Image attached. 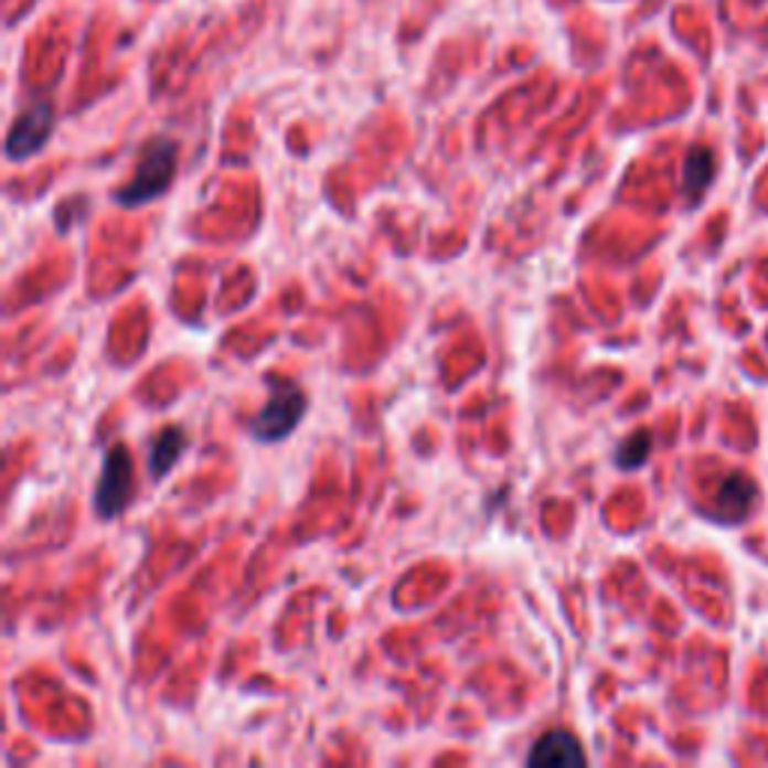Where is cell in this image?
Segmentation results:
<instances>
[{"label":"cell","mask_w":768,"mask_h":768,"mask_svg":"<svg viewBox=\"0 0 768 768\" xmlns=\"http://www.w3.org/2000/svg\"><path fill=\"white\" fill-rule=\"evenodd\" d=\"M174 171H178V141L169 139V136H160V139L145 145L132 181L124 190H118L115 199L124 207H141V204L153 202L169 190L171 181H174Z\"/></svg>","instance_id":"obj_1"},{"label":"cell","mask_w":768,"mask_h":768,"mask_svg":"<svg viewBox=\"0 0 768 768\" xmlns=\"http://www.w3.org/2000/svg\"><path fill=\"white\" fill-rule=\"evenodd\" d=\"M132 487H136L132 454L127 445H115L103 459V471H99V483L94 492V511L103 520H115L132 499Z\"/></svg>","instance_id":"obj_2"},{"label":"cell","mask_w":768,"mask_h":768,"mask_svg":"<svg viewBox=\"0 0 768 768\" xmlns=\"http://www.w3.org/2000/svg\"><path fill=\"white\" fill-rule=\"evenodd\" d=\"M307 415V396L295 384H274L270 399L253 420V436L258 441H282L295 433L300 420Z\"/></svg>","instance_id":"obj_3"},{"label":"cell","mask_w":768,"mask_h":768,"mask_svg":"<svg viewBox=\"0 0 768 768\" xmlns=\"http://www.w3.org/2000/svg\"><path fill=\"white\" fill-rule=\"evenodd\" d=\"M54 129V108L52 103H33L15 118L10 136H7V157L12 162L31 160L33 153L45 148V141Z\"/></svg>","instance_id":"obj_4"},{"label":"cell","mask_w":768,"mask_h":768,"mask_svg":"<svg viewBox=\"0 0 768 768\" xmlns=\"http://www.w3.org/2000/svg\"><path fill=\"white\" fill-rule=\"evenodd\" d=\"M586 762V754H583V745L576 742V736L565 733V729H553L546 733L534 750L529 754V766H583Z\"/></svg>","instance_id":"obj_5"},{"label":"cell","mask_w":768,"mask_h":768,"mask_svg":"<svg viewBox=\"0 0 768 768\" xmlns=\"http://www.w3.org/2000/svg\"><path fill=\"white\" fill-rule=\"evenodd\" d=\"M757 502V487L745 478V474H729V478L721 483V490L715 495L717 516L726 520V523H738L745 520L750 508Z\"/></svg>","instance_id":"obj_6"},{"label":"cell","mask_w":768,"mask_h":768,"mask_svg":"<svg viewBox=\"0 0 768 768\" xmlns=\"http://www.w3.org/2000/svg\"><path fill=\"white\" fill-rule=\"evenodd\" d=\"M186 445H190V438L183 436L181 427L162 429L160 436L153 438V445H150V457H148L150 478L157 480L162 478L169 469H174V462H178V457L186 450Z\"/></svg>","instance_id":"obj_7"},{"label":"cell","mask_w":768,"mask_h":768,"mask_svg":"<svg viewBox=\"0 0 768 768\" xmlns=\"http://www.w3.org/2000/svg\"><path fill=\"white\" fill-rule=\"evenodd\" d=\"M712 178H715V153L708 148H691L687 160H684V195L691 202H700V195L712 183Z\"/></svg>","instance_id":"obj_8"},{"label":"cell","mask_w":768,"mask_h":768,"mask_svg":"<svg viewBox=\"0 0 768 768\" xmlns=\"http://www.w3.org/2000/svg\"><path fill=\"white\" fill-rule=\"evenodd\" d=\"M649 450H651V436L646 433V429H640V433H633V436L621 441L619 454H616V462H619V469H640L642 462H646V457H649Z\"/></svg>","instance_id":"obj_9"}]
</instances>
